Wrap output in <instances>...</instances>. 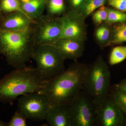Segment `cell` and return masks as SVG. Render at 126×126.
<instances>
[{
	"mask_svg": "<svg viewBox=\"0 0 126 126\" xmlns=\"http://www.w3.org/2000/svg\"><path fill=\"white\" fill-rule=\"evenodd\" d=\"M115 87L126 92V79L123 80L119 84L116 85Z\"/></svg>",
	"mask_w": 126,
	"mask_h": 126,
	"instance_id": "4316f807",
	"label": "cell"
},
{
	"mask_svg": "<svg viewBox=\"0 0 126 126\" xmlns=\"http://www.w3.org/2000/svg\"><path fill=\"white\" fill-rule=\"evenodd\" d=\"M69 106L72 126L97 125L95 103L92 98L82 90Z\"/></svg>",
	"mask_w": 126,
	"mask_h": 126,
	"instance_id": "ba28073f",
	"label": "cell"
},
{
	"mask_svg": "<svg viewBox=\"0 0 126 126\" xmlns=\"http://www.w3.org/2000/svg\"><path fill=\"white\" fill-rule=\"evenodd\" d=\"M26 119L18 110L16 111L11 119L7 123V126H26Z\"/></svg>",
	"mask_w": 126,
	"mask_h": 126,
	"instance_id": "cb8c5ba5",
	"label": "cell"
},
{
	"mask_svg": "<svg viewBox=\"0 0 126 126\" xmlns=\"http://www.w3.org/2000/svg\"><path fill=\"white\" fill-rule=\"evenodd\" d=\"M47 15L60 16L67 12L64 0H48L46 8Z\"/></svg>",
	"mask_w": 126,
	"mask_h": 126,
	"instance_id": "2e32d148",
	"label": "cell"
},
{
	"mask_svg": "<svg viewBox=\"0 0 126 126\" xmlns=\"http://www.w3.org/2000/svg\"><path fill=\"white\" fill-rule=\"evenodd\" d=\"M88 66L74 61L58 75L44 81L40 92L47 96L50 105L69 106L82 90Z\"/></svg>",
	"mask_w": 126,
	"mask_h": 126,
	"instance_id": "6da1fadb",
	"label": "cell"
},
{
	"mask_svg": "<svg viewBox=\"0 0 126 126\" xmlns=\"http://www.w3.org/2000/svg\"><path fill=\"white\" fill-rule=\"evenodd\" d=\"M84 42L77 39L60 38L52 45L58 49L65 60L70 59L77 61L84 52Z\"/></svg>",
	"mask_w": 126,
	"mask_h": 126,
	"instance_id": "8fae6325",
	"label": "cell"
},
{
	"mask_svg": "<svg viewBox=\"0 0 126 126\" xmlns=\"http://www.w3.org/2000/svg\"><path fill=\"white\" fill-rule=\"evenodd\" d=\"M0 10L5 15L18 11H22L19 0H1Z\"/></svg>",
	"mask_w": 126,
	"mask_h": 126,
	"instance_id": "7402d4cb",
	"label": "cell"
},
{
	"mask_svg": "<svg viewBox=\"0 0 126 126\" xmlns=\"http://www.w3.org/2000/svg\"><path fill=\"white\" fill-rule=\"evenodd\" d=\"M3 13H2L1 11L0 10V23L1 21L2 20V18L4 17V16L3 15Z\"/></svg>",
	"mask_w": 126,
	"mask_h": 126,
	"instance_id": "f1b7e54d",
	"label": "cell"
},
{
	"mask_svg": "<svg viewBox=\"0 0 126 126\" xmlns=\"http://www.w3.org/2000/svg\"><path fill=\"white\" fill-rule=\"evenodd\" d=\"M94 103L97 125L101 126H122L126 125V116L114 103L109 94L104 99Z\"/></svg>",
	"mask_w": 126,
	"mask_h": 126,
	"instance_id": "9c48e42d",
	"label": "cell"
},
{
	"mask_svg": "<svg viewBox=\"0 0 126 126\" xmlns=\"http://www.w3.org/2000/svg\"><path fill=\"white\" fill-rule=\"evenodd\" d=\"M44 82L35 68H16L0 79V101L11 102L24 94L39 92Z\"/></svg>",
	"mask_w": 126,
	"mask_h": 126,
	"instance_id": "7a4b0ae2",
	"label": "cell"
},
{
	"mask_svg": "<svg viewBox=\"0 0 126 126\" xmlns=\"http://www.w3.org/2000/svg\"><path fill=\"white\" fill-rule=\"evenodd\" d=\"M86 0H67L70 10L80 12Z\"/></svg>",
	"mask_w": 126,
	"mask_h": 126,
	"instance_id": "484cf974",
	"label": "cell"
},
{
	"mask_svg": "<svg viewBox=\"0 0 126 126\" xmlns=\"http://www.w3.org/2000/svg\"><path fill=\"white\" fill-rule=\"evenodd\" d=\"M61 38L77 39L85 42L87 39L85 18L79 12L69 9L61 16Z\"/></svg>",
	"mask_w": 126,
	"mask_h": 126,
	"instance_id": "30bf717a",
	"label": "cell"
},
{
	"mask_svg": "<svg viewBox=\"0 0 126 126\" xmlns=\"http://www.w3.org/2000/svg\"><path fill=\"white\" fill-rule=\"evenodd\" d=\"M35 47L32 26L22 31L0 29V54L4 56L7 63L15 68L26 66Z\"/></svg>",
	"mask_w": 126,
	"mask_h": 126,
	"instance_id": "3957f363",
	"label": "cell"
},
{
	"mask_svg": "<svg viewBox=\"0 0 126 126\" xmlns=\"http://www.w3.org/2000/svg\"><path fill=\"white\" fill-rule=\"evenodd\" d=\"M126 59V46H118L114 47L110 53L109 64L113 65L120 63Z\"/></svg>",
	"mask_w": 126,
	"mask_h": 126,
	"instance_id": "ffe728a7",
	"label": "cell"
},
{
	"mask_svg": "<svg viewBox=\"0 0 126 126\" xmlns=\"http://www.w3.org/2000/svg\"><path fill=\"white\" fill-rule=\"evenodd\" d=\"M7 126V123L0 120V126Z\"/></svg>",
	"mask_w": 126,
	"mask_h": 126,
	"instance_id": "83f0119b",
	"label": "cell"
},
{
	"mask_svg": "<svg viewBox=\"0 0 126 126\" xmlns=\"http://www.w3.org/2000/svg\"><path fill=\"white\" fill-rule=\"evenodd\" d=\"M21 11L6 14L0 23V29L9 31H19L28 29L33 23Z\"/></svg>",
	"mask_w": 126,
	"mask_h": 126,
	"instance_id": "7c38bea8",
	"label": "cell"
},
{
	"mask_svg": "<svg viewBox=\"0 0 126 126\" xmlns=\"http://www.w3.org/2000/svg\"><path fill=\"white\" fill-rule=\"evenodd\" d=\"M111 75L109 68L102 55L88 66L82 90L94 102L102 101L109 95Z\"/></svg>",
	"mask_w": 126,
	"mask_h": 126,
	"instance_id": "277c9868",
	"label": "cell"
},
{
	"mask_svg": "<svg viewBox=\"0 0 126 126\" xmlns=\"http://www.w3.org/2000/svg\"><path fill=\"white\" fill-rule=\"evenodd\" d=\"M107 2L113 9L126 13V0H108Z\"/></svg>",
	"mask_w": 126,
	"mask_h": 126,
	"instance_id": "d4e9b609",
	"label": "cell"
},
{
	"mask_svg": "<svg viewBox=\"0 0 126 126\" xmlns=\"http://www.w3.org/2000/svg\"><path fill=\"white\" fill-rule=\"evenodd\" d=\"M31 59L36 63V71L44 81L53 78L65 70V60L52 45H42L35 47Z\"/></svg>",
	"mask_w": 126,
	"mask_h": 126,
	"instance_id": "5b68a950",
	"label": "cell"
},
{
	"mask_svg": "<svg viewBox=\"0 0 126 126\" xmlns=\"http://www.w3.org/2000/svg\"><path fill=\"white\" fill-rule=\"evenodd\" d=\"M108 0H86L80 13L86 19L97 9L104 6Z\"/></svg>",
	"mask_w": 126,
	"mask_h": 126,
	"instance_id": "ac0fdd59",
	"label": "cell"
},
{
	"mask_svg": "<svg viewBox=\"0 0 126 126\" xmlns=\"http://www.w3.org/2000/svg\"><path fill=\"white\" fill-rule=\"evenodd\" d=\"M109 96L116 105L124 113L126 117V92L117 88Z\"/></svg>",
	"mask_w": 126,
	"mask_h": 126,
	"instance_id": "d6986e66",
	"label": "cell"
},
{
	"mask_svg": "<svg viewBox=\"0 0 126 126\" xmlns=\"http://www.w3.org/2000/svg\"><path fill=\"white\" fill-rule=\"evenodd\" d=\"M126 42V22L118 23L112 26L110 45L121 44Z\"/></svg>",
	"mask_w": 126,
	"mask_h": 126,
	"instance_id": "e0dca14e",
	"label": "cell"
},
{
	"mask_svg": "<svg viewBox=\"0 0 126 126\" xmlns=\"http://www.w3.org/2000/svg\"><path fill=\"white\" fill-rule=\"evenodd\" d=\"M93 22L97 26L105 22L108 16L107 7L104 6L100 7L92 14Z\"/></svg>",
	"mask_w": 126,
	"mask_h": 126,
	"instance_id": "603a6c76",
	"label": "cell"
},
{
	"mask_svg": "<svg viewBox=\"0 0 126 126\" xmlns=\"http://www.w3.org/2000/svg\"><path fill=\"white\" fill-rule=\"evenodd\" d=\"M62 31L61 16L43 14L34 20L32 26V39L35 46L53 44L60 38Z\"/></svg>",
	"mask_w": 126,
	"mask_h": 126,
	"instance_id": "8992f818",
	"label": "cell"
},
{
	"mask_svg": "<svg viewBox=\"0 0 126 126\" xmlns=\"http://www.w3.org/2000/svg\"><path fill=\"white\" fill-rule=\"evenodd\" d=\"M21 10L34 20L43 14L48 0H19Z\"/></svg>",
	"mask_w": 126,
	"mask_h": 126,
	"instance_id": "5bb4252c",
	"label": "cell"
},
{
	"mask_svg": "<svg viewBox=\"0 0 126 126\" xmlns=\"http://www.w3.org/2000/svg\"><path fill=\"white\" fill-rule=\"evenodd\" d=\"M46 120L50 126H72L69 106L62 104L50 105Z\"/></svg>",
	"mask_w": 126,
	"mask_h": 126,
	"instance_id": "4fadbf2b",
	"label": "cell"
},
{
	"mask_svg": "<svg viewBox=\"0 0 126 126\" xmlns=\"http://www.w3.org/2000/svg\"><path fill=\"white\" fill-rule=\"evenodd\" d=\"M108 16L106 22L111 25L126 22V13L112 8L107 7Z\"/></svg>",
	"mask_w": 126,
	"mask_h": 126,
	"instance_id": "44dd1931",
	"label": "cell"
},
{
	"mask_svg": "<svg viewBox=\"0 0 126 126\" xmlns=\"http://www.w3.org/2000/svg\"><path fill=\"white\" fill-rule=\"evenodd\" d=\"M111 25L105 22L97 26L95 29L94 38L97 44L101 48L110 46L112 34Z\"/></svg>",
	"mask_w": 126,
	"mask_h": 126,
	"instance_id": "9a60e30c",
	"label": "cell"
},
{
	"mask_svg": "<svg viewBox=\"0 0 126 126\" xmlns=\"http://www.w3.org/2000/svg\"><path fill=\"white\" fill-rule=\"evenodd\" d=\"M50 106L49 100L45 94L35 92L20 96L18 100L17 110L26 119L43 121L46 119Z\"/></svg>",
	"mask_w": 126,
	"mask_h": 126,
	"instance_id": "52a82bcc",
	"label": "cell"
}]
</instances>
